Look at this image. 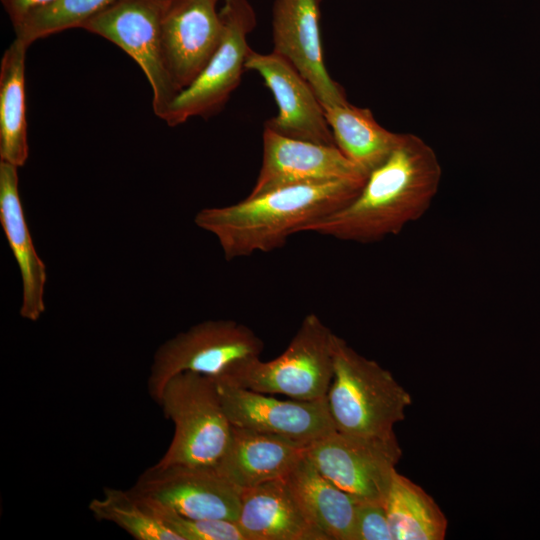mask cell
<instances>
[{
	"label": "cell",
	"mask_w": 540,
	"mask_h": 540,
	"mask_svg": "<svg viewBox=\"0 0 540 540\" xmlns=\"http://www.w3.org/2000/svg\"><path fill=\"white\" fill-rule=\"evenodd\" d=\"M156 403L174 424V435L159 465L216 466L224 456L232 425L213 378L182 372L164 385Z\"/></svg>",
	"instance_id": "277c9868"
},
{
	"label": "cell",
	"mask_w": 540,
	"mask_h": 540,
	"mask_svg": "<svg viewBox=\"0 0 540 540\" xmlns=\"http://www.w3.org/2000/svg\"><path fill=\"white\" fill-rule=\"evenodd\" d=\"M219 0H173L161 26L165 68L179 93L190 86L216 52L222 37Z\"/></svg>",
	"instance_id": "5bb4252c"
},
{
	"label": "cell",
	"mask_w": 540,
	"mask_h": 540,
	"mask_svg": "<svg viewBox=\"0 0 540 540\" xmlns=\"http://www.w3.org/2000/svg\"><path fill=\"white\" fill-rule=\"evenodd\" d=\"M17 166L0 161V223L18 264L22 283L20 316L37 321L45 311L46 266L39 257L24 216Z\"/></svg>",
	"instance_id": "ac0fdd59"
},
{
	"label": "cell",
	"mask_w": 540,
	"mask_h": 540,
	"mask_svg": "<svg viewBox=\"0 0 540 540\" xmlns=\"http://www.w3.org/2000/svg\"><path fill=\"white\" fill-rule=\"evenodd\" d=\"M306 456L357 503L385 505L402 450L396 435L364 437L334 430L308 444Z\"/></svg>",
	"instance_id": "ba28073f"
},
{
	"label": "cell",
	"mask_w": 540,
	"mask_h": 540,
	"mask_svg": "<svg viewBox=\"0 0 540 540\" xmlns=\"http://www.w3.org/2000/svg\"><path fill=\"white\" fill-rule=\"evenodd\" d=\"M337 431L364 437L395 435L394 425L405 418L410 394L392 373L375 360L334 337V373L326 396Z\"/></svg>",
	"instance_id": "3957f363"
},
{
	"label": "cell",
	"mask_w": 540,
	"mask_h": 540,
	"mask_svg": "<svg viewBox=\"0 0 540 540\" xmlns=\"http://www.w3.org/2000/svg\"><path fill=\"white\" fill-rule=\"evenodd\" d=\"M114 0H56L27 15L13 27L15 38L30 46L50 35L80 28L90 17L107 7Z\"/></svg>",
	"instance_id": "cb8c5ba5"
},
{
	"label": "cell",
	"mask_w": 540,
	"mask_h": 540,
	"mask_svg": "<svg viewBox=\"0 0 540 540\" xmlns=\"http://www.w3.org/2000/svg\"><path fill=\"white\" fill-rule=\"evenodd\" d=\"M131 490L187 518L237 521L240 513L242 490L216 466L156 463Z\"/></svg>",
	"instance_id": "30bf717a"
},
{
	"label": "cell",
	"mask_w": 540,
	"mask_h": 540,
	"mask_svg": "<svg viewBox=\"0 0 540 540\" xmlns=\"http://www.w3.org/2000/svg\"><path fill=\"white\" fill-rule=\"evenodd\" d=\"M393 540H442L448 521L435 500L409 478L394 472L385 501Z\"/></svg>",
	"instance_id": "7402d4cb"
},
{
	"label": "cell",
	"mask_w": 540,
	"mask_h": 540,
	"mask_svg": "<svg viewBox=\"0 0 540 540\" xmlns=\"http://www.w3.org/2000/svg\"><path fill=\"white\" fill-rule=\"evenodd\" d=\"M335 335L310 313L281 355L268 362L253 359L226 383L295 400L326 398L334 373Z\"/></svg>",
	"instance_id": "8992f818"
},
{
	"label": "cell",
	"mask_w": 540,
	"mask_h": 540,
	"mask_svg": "<svg viewBox=\"0 0 540 540\" xmlns=\"http://www.w3.org/2000/svg\"><path fill=\"white\" fill-rule=\"evenodd\" d=\"M224 2L220 10V44L195 81L182 90L170 105L164 119L169 126L218 112L240 83L251 50L247 37L256 25V15L247 0Z\"/></svg>",
	"instance_id": "9c48e42d"
},
{
	"label": "cell",
	"mask_w": 540,
	"mask_h": 540,
	"mask_svg": "<svg viewBox=\"0 0 540 540\" xmlns=\"http://www.w3.org/2000/svg\"><path fill=\"white\" fill-rule=\"evenodd\" d=\"M237 522L249 540H328L285 478L242 490Z\"/></svg>",
	"instance_id": "2e32d148"
},
{
	"label": "cell",
	"mask_w": 540,
	"mask_h": 540,
	"mask_svg": "<svg viewBox=\"0 0 540 540\" xmlns=\"http://www.w3.org/2000/svg\"><path fill=\"white\" fill-rule=\"evenodd\" d=\"M285 479L328 540H355L357 502L323 476L306 453Z\"/></svg>",
	"instance_id": "d6986e66"
},
{
	"label": "cell",
	"mask_w": 540,
	"mask_h": 540,
	"mask_svg": "<svg viewBox=\"0 0 540 540\" xmlns=\"http://www.w3.org/2000/svg\"><path fill=\"white\" fill-rule=\"evenodd\" d=\"M245 69L256 71L278 106L265 128L293 139L336 146L325 109L310 84L284 57L249 51Z\"/></svg>",
	"instance_id": "7c38bea8"
},
{
	"label": "cell",
	"mask_w": 540,
	"mask_h": 540,
	"mask_svg": "<svg viewBox=\"0 0 540 540\" xmlns=\"http://www.w3.org/2000/svg\"><path fill=\"white\" fill-rule=\"evenodd\" d=\"M215 382L232 426L278 435L305 445L336 430L326 398L279 400L238 385Z\"/></svg>",
	"instance_id": "8fae6325"
},
{
	"label": "cell",
	"mask_w": 540,
	"mask_h": 540,
	"mask_svg": "<svg viewBox=\"0 0 540 540\" xmlns=\"http://www.w3.org/2000/svg\"><path fill=\"white\" fill-rule=\"evenodd\" d=\"M172 1L114 0L80 27L114 43L140 66L152 89L154 114L163 121L179 94L161 48L162 20Z\"/></svg>",
	"instance_id": "52a82bcc"
},
{
	"label": "cell",
	"mask_w": 540,
	"mask_h": 540,
	"mask_svg": "<svg viewBox=\"0 0 540 540\" xmlns=\"http://www.w3.org/2000/svg\"><path fill=\"white\" fill-rule=\"evenodd\" d=\"M224 1H227V0H224Z\"/></svg>",
	"instance_id": "83f0119b"
},
{
	"label": "cell",
	"mask_w": 540,
	"mask_h": 540,
	"mask_svg": "<svg viewBox=\"0 0 540 540\" xmlns=\"http://www.w3.org/2000/svg\"><path fill=\"white\" fill-rule=\"evenodd\" d=\"M144 499L180 540H249L237 521L187 518L156 502Z\"/></svg>",
	"instance_id": "d4e9b609"
},
{
	"label": "cell",
	"mask_w": 540,
	"mask_h": 540,
	"mask_svg": "<svg viewBox=\"0 0 540 540\" xmlns=\"http://www.w3.org/2000/svg\"><path fill=\"white\" fill-rule=\"evenodd\" d=\"M56 0H0L13 27L17 26L31 12L43 8Z\"/></svg>",
	"instance_id": "4316f807"
},
{
	"label": "cell",
	"mask_w": 540,
	"mask_h": 540,
	"mask_svg": "<svg viewBox=\"0 0 540 540\" xmlns=\"http://www.w3.org/2000/svg\"><path fill=\"white\" fill-rule=\"evenodd\" d=\"M28 45L15 38L0 63V161L21 167L29 155L25 59Z\"/></svg>",
	"instance_id": "44dd1931"
},
{
	"label": "cell",
	"mask_w": 540,
	"mask_h": 540,
	"mask_svg": "<svg viewBox=\"0 0 540 540\" xmlns=\"http://www.w3.org/2000/svg\"><path fill=\"white\" fill-rule=\"evenodd\" d=\"M325 114L336 146L367 175L389 157L402 136L382 127L368 108L349 102L326 108Z\"/></svg>",
	"instance_id": "ffe728a7"
},
{
	"label": "cell",
	"mask_w": 540,
	"mask_h": 540,
	"mask_svg": "<svg viewBox=\"0 0 540 540\" xmlns=\"http://www.w3.org/2000/svg\"><path fill=\"white\" fill-rule=\"evenodd\" d=\"M355 540H393L383 504L357 503Z\"/></svg>",
	"instance_id": "484cf974"
},
{
	"label": "cell",
	"mask_w": 540,
	"mask_h": 540,
	"mask_svg": "<svg viewBox=\"0 0 540 540\" xmlns=\"http://www.w3.org/2000/svg\"><path fill=\"white\" fill-rule=\"evenodd\" d=\"M89 509L97 520L114 523L136 540H180L131 488L106 487L101 498L89 503Z\"/></svg>",
	"instance_id": "603a6c76"
},
{
	"label": "cell",
	"mask_w": 540,
	"mask_h": 540,
	"mask_svg": "<svg viewBox=\"0 0 540 540\" xmlns=\"http://www.w3.org/2000/svg\"><path fill=\"white\" fill-rule=\"evenodd\" d=\"M263 341L234 320H207L164 342L155 352L148 379L154 401L176 374L194 372L215 381L231 380L247 363L260 358Z\"/></svg>",
	"instance_id": "5b68a950"
},
{
	"label": "cell",
	"mask_w": 540,
	"mask_h": 540,
	"mask_svg": "<svg viewBox=\"0 0 540 540\" xmlns=\"http://www.w3.org/2000/svg\"><path fill=\"white\" fill-rule=\"evenodd\" d=\"M366 180L299 184L248 196L229 206L199 211L195 224L212 233L226 260L270 252L353 200Z\"/></svg>",
	"instance_id": "7a4b0ae2"
},
{
	"label": "cell",
	"mask_w": 540,
	"mask_h": 540,
	"mask_svg": "<svg viewBox=\"0 0 540 540\" xmlns=\"http://www.w3.org/2000/svg\"><path fill=\"white\" fill-rule=\"evenodd\" d=\"M322 0H275L273 52L287 59L310 84L324 109L347 103L342 86L324 64L320 35Z\"/></svg>",
	"instance_id": "9a60e30c"
},
{
	"label": "cell",
	"mask_w": 540,
	"mask_h": 540,
	"mask_svg": "<svg viewBox=\"0 0 540 540\" xmlns=\"http://www.w3.org/2000/svg\"><path fill=\"white\" fill-rule=\"evenodd\" d=\"M441 177V165L431 146L414 134L402 133L389 157L368 174L353 200L302 232L359 243L396 235L425 214Z\"/></svg>",
	"instance_id": "6da1fadb"
},
{
	"label": "cell",
	"mask_w": 540,
	"mask_h": 540,
	"mask_svg": "<svg viewBox=\"0 0 540 540\" xmlns=\"http://www.w3.org/2000/svg\"><path fill=\"white\" fill-rule=\"evenodd\" d=\"M306 447L278 435L232 426L229 446L216 467L244 490L286 478L305 455Z\"/></svg>",
	"instance_id": "e0dca14e"
},
{
	"label": "cell",
	"mask_w": 540,
	"mask_h": 540,
	"mask_svg": "<svg viewBox=\"0 0 540 540\" xmlns=\"http://www.w3.org/2000/svg\"><path fill=\"white\" fill-rule=\"evenodd\" d=\"M367 176L337 146L293 139L264 128L262 165L248 196L291 185L366 180Z\"/></svg>",
	"instance_id": "4fadbf2b"
}]
</instances>
